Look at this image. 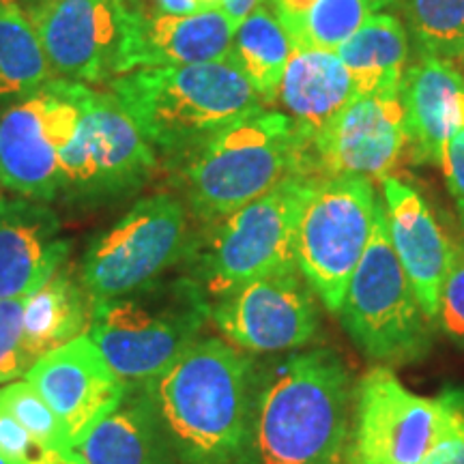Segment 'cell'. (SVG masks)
I'll use <instances>...</instances> for the list:
<instances>
[{"label": "cell", "mask_w": 464, "mask_h": 464, "mask_svg": "<svg viewBox=\"0 0 464 464\" xmlns=\"http://www.w3.org/2000/svg\"><path fill=\"white\" fill-rule=\"evenodd\" d=\"M91 86L52 78L24 102L0 112V188L56 202L63 149L72 142Z\"/></svg>", "instance_id": "cell-12"}, {"label": "cell", "mask_w": 464, "mask_h": 464, "mask_svg": "<svg viewBox=\"0 0 464 464\" xmlns=\"http://www.w3.org/2000/svg\"><path fill=\"white\" fill-rule=\"evenodd\" d=\"M211 321V299L189 276L95 301L89 335L119 379L147 385L183 355Z\"/></svg>", "instance_id": "cell-5"}, {"label": "cell", "mask_w": 464, "mask_h": 464, "mask_svg": "<svg viewBox=\"0 0 464 464\" xmlns=\"http://www.w3.org/2000/svg\"><path fill=\"white\" fill-rule=\"evenodd\" d=\"M460 61H464V56H462V58H460Z\"/></svg>", "instance_id": "cell-40"}, {"label": "cell", "mask_w": 464, "mask_h": 464, "mask_svg": "<svg viewBox=\"0 0 464 464\" xmlns=\"http://www.w3.org/2000/svg\"><path fill=\"white\" fill-rule=\"evenodd\" d=\"M24 464H86L75 448H67V450H42L37 456H33L31 460Z\"/></svg>", "instance_id": "cell-36"}, {"label": "cell", "mask_w": 464, "mask_h": 464, "mask_svg": "<svg viewBox=\"0 0 464 464\" xmlns=\"http://www.w3.org/2000/svg\"><path fill=\"white\" fill-rule=\"evenodd\" d=\"M260 3L263 0H222V7L219 9L235 22V26H239L254 9L260 7Z\"/></svg>", "instance_id": "cell-37"}, {"label": "cell", "mask_w": 464, "mask_h": 464, "mask_svg": "<svg viewBox=\"0 0 464 464\" xmlns=\"http://www.w3.org/2000/svg\"><path fill=\"white\" fill-rule=\"evenodd\" d=\"M75 450L86 464H181L144 385H130L121 404Z\"/></svg>", "instance_id": "cell-22"}, {"label": "cell", "mask_w": 464, "mask_h": 464, "mask_svg": "<svg viewBox=\"0 0 464 464\" xmlns=\"http://www.w3.org/2000/svg\"><path fill=\"white\" fill-rule=\"evenodd\" d=\"M406 20L421 54L464 56V0H406Z\"/></svg>", "instance_id": "cell-28"}, {"label": "cell", "mask_w": 464, "mask_h": 464, "mask_svg": "<svg viewBox=\"0 0 464 464\" xmlns=\"http://www.w3.org/2000/svg\"><path fill=\"white\" fill-rule=\"evenodd\" d=\"M235 31V22L222 9L189 15H150L140 7L127 39L123 73L222 61L230 54Z\"/></svg>", "instance_id": "cell-19"}, {"label": "cell", "mask_w": 464, "mask_h": 464, "mask_svg": "<svg viewBox=\"0 0 464 464\" xmlns=\"http://www.w3.org/2000/svg\"><path fill=\"white\" fill-rule=\"evenodd\" d=\"M338 316L359 351L379 365L421 362L432 348L434 324L393 252L382 202Z\"/></svg>", "instance_id": "cell-7"}, {"label": "cell", "mask_w": 464, "mask_h": 464, "mask_svg": "<svg viewBox=\"0 0 464 464\" xmlns=\"http://www.w3.org/2000/svg\"><path fill=\"white\" fill-rule=\"evenodd\" d=\"M293 172L316 177L310 147L288 114L266 108L235 121L179 158L183 202L202 224L230 216Z\"/></svg>", "instance_id": "cell-4"}, {"label": "cell", "mask_w": 464, "mask_h": 464, "mask_svg": "<svg viewBox=\"0 0 464 464\" xmlns=\"http://www.w3.org/2000/svg\"><path fill=\"white\" fill-rule=\"evenodd\" d=\"M290 44L338 52L359 26L374 15L370 0H269Z\"/></svg>", "instance_id": "cell-26"}, {"label": "cell", "mask_w": 464, "mask_h": 464, "mask_svg": "<svg viewBox=\"0 0 464 464\" xmlns=\"http://www.w3.org/2000/svg\"><path fill=\"white\" fill-rule=\"evenodd\" d=\"M290 52L293 44L286 31L277 22L274 11L260 5L237 26L230 58L249 80L260 100L269 103L276 102Z\"/></svg>", "instance_id": "cell-27"}, {"label": "cell", "mask_w": 464, "mask_h": 464, "mask_svg": "<svg viewBox=\"0 0 464 464\" xmlns=\"http://www.w3.org/2000/svg\"><path fill=\"white\" fill-rule=\"evenodd\" d=\"M458 390L411 392L390 365L355 382L344 464H421L456 428Z\"/></svg>", "instance_id": "cell-8"}, {"label": "cell", "mask_w": 464, "mask_h": 464, "mask_svg": "<svg viewBox=\"0 0 464 464\" xmlns=\"http://www.w3.org/2000/svg\"><path fill=\"white\" fill-rule=\"evenodd\" d=\"M318 177L288 174L284 181L230 216L207 224L202 239L191 241L189 277L216 301L258 277L297 269V228L305 198Z\"/></svg>", "instance_id": "cell-6"}, {"label": "cell", "mask_w": 464, "mask_h": 464, "mask_svg": "<svg viewBox=\"0 0 464 464\" xmlns=\"http://www.w3.org/2000/svg\"><path fill=\"white\" fill-rule=\"evenodd\" d=\"M370 3H372L374 11H376V14H379V11L396 7V5H402V3H406V0H370Z\"/></svg>", "instance_id": "cell-38"}, {"label": "cell", "mask_w": 464, "mask_h": 464, "mask_svg": "<svg viewBox=\"0 0 464 464\" xmlns=\"http://www.w3.org/2000/svg\"><path fill=\"white\" fill-rule=\"evenodd\" d=\"M72 241L48 202L0 196V299L26 297L65 266Z\"/></svg>", "instance_id": "cell-18"}, {"label": "cell", "mask_w": 464, "mask_h": 464, "mask_svg": "<svg viewBox=\"0 0 464 464\" xmlns=\"http://www.w3.org/2000/svg\"><path fill=\"white\" fill-rule=\"evenodd\" d=\"M211 323L226 342L254 355L297 351L321 329L316 295L299 269L265 276L211 301Z\"/></svg>", "instance_id": "cell-14"}, {"label": "cell", "mask_w": 464, "mask_h": 464, "mask_svg": "<svg viewBox=\"0 0 464 464\" xmlns=\"http://www.w3.org/2000/svg\"><path fill=\"white\" fill-rule=\"evenodd\" d=\"M409 33L390 14H374L338 48L357 97L398 92L409 67Z\"/></svg>", "instance_id": "cell-24"}, {"label": "cell", "mask_w": 464, "mask_h": 464, "mask_svg": "<svg viewBox=\"0 0 464 464\" xmlns=\"http://www.w3.org/2000/svg\"><path fill=\"white\" fill-rule=\"evenodd\" d=\"M24 379L39 392L73 448L125 398L130 382L119 379L89 334L39 357Z\"/></svg>", "instance_id": "cell-16"}, {"label": "cell", "mask_w": 464, "mask_h": 464, "mask_svg": "<svg viewBox=\"0 0 464 464\" xmlns=\"http://www.w3.org/2000/svg\"><path fill=\"white\" fill-rule=\"evenodd\" d=\"M37 443L20 426V421L0 402V460L7 464H24L39 454Z\"/></svg>", "instance_id": "cell-32"}, {"label": "cell", "mask_w": 464, "mask_h": 464, "mask_svg": "<svg viewBox=\"0 0 464 464\" xmlns=\"http://www.w3.org/2000/svg\"><path fill=\"white\" fill-rule=\"evenodd\" d=\"M181 464H252L258 365L224 338H200L147 382Z\"/></svg>", "instance_id": "cell-1"}, {"label": "cell", "mask_w": 464, "mask_h": 464, "mask_svg": "<svg viewBox=\"0 0 464 464\" xmlns=\"http://www.w3.org/2000/svg\"><path fill=\"white\" fill-rule=\"evenodd\" d=\"M355 97L338 52L293 45L276 102L293 119L307 147Z\"/></svg>", "instance_id": "cell-21"}, {"label": "cell", "mask_w": 464, "mask_h": 464, "mask_svg": "<svg viewBox=\"0 0 464 464\" xmlns=\"http://www.w3.org/2000/svg\"><path fill=\"white\" fill-rule=\"evenodd\" d=\"M155 5H158V14L189 15L196 11L219 9L222 0H155Z\"/></svg>", "instance_id": "cell-35"}, {"label": "cell", "mask_w": 464, "mask_h": 464, "mask_svg": "<svg viewBox=\"0 0 464 464\" xmlns=\"http://www.w3.org/2000/svg\"><path fill=\"white\" fill-rule=\"evenodd\" d=\"M382 205L393 252L413 284L423 314L439 327L440 286L451 256V241L430 205L413 185L396 177L382 179Z\"/></svg>", "instance_id": "cell-17"}, {"label": "cell", "mask_w": 464, "mask_h": 464, "mask_svg": "<svg viewBox=\"0 0 464 464\" xmlns=\"http://www.w3.org/2000/svg\"><path fill=\"white\" fill-rule=\"evenodd\" d=\"M158 153L112 92L92 89L72 142L63 149L56 202L102 207L149 181Z\"/></svg>", "instance_id": "cell-10"}, {"label": "cell", "mask_w": 464, "mask_h": 464, "mask_svg": "<svg viewBox=\"0 0 464 464\" xmlns=\"http://www.w3.org/2000/svg\"><path fill=\"white\" fill-rule=\"evenodd\" d=\"M92 299L72 269H58L26 297L24 351L31 365L45 353L89 334Z\"/></svg>", "instance_id": "cell-23"}, {"label": "cell", "mask_w": 464, "mask_h": 464, "mask_svg": "<svg viewBox=\"0 0 464 464\" xmlns=\"http://www.w3.org/2000/svg\"><path fill=\"white\" fill-rule=\"evenodd\" d=\"M0 402L31 434L39 450H67L73 448L67 430L50 409L48 402L26 379H17L0 385Z\"/></svg>", "instance_id": "cell-29"}, {"label": "cell", "mask_w": 464, "mask_h": 464, "mask_svg": "<svg viewBox=\"0 0 464 464\" xmlns=\"http://www.w3.org/2000/svg\"><path fill=\"white\" fill-rule=\"evenodd\" d=\"M138 0H42L33 26L56 78L102 84L123 75Z\"/></svg>", "instance_id": "cell-13"}, {"label": "cell", "mask_w": 464, "mask_h": 464, "mask_svg": "<svg viewBox=\"0 0 464 464\" xmlns=\"http://www.w3.org/2000/svg\"><path fill=\"white\" fill-rule=\"evenodd\" d=\"M355 382L334 348L258 368L252 464H344Z\"/></svg>", "instance_id": "cell-2"}, {"label": "cell", "mask_w": 464, "mask_h": 464, "mask_svg": "<svg viewBox=\"0 0 464 464\" xmlns=\"http://www.w3.org/2000/svg\"><path fill=\"white\" fill-rule=\"evenodd\" d=\"M108 91L155 153L174 160L235 121L265 110L230 54L198 65L136 69L110 80Z\"/></svg>", "instance_id": "cell-3"}, {"label": "cell", "mask_w": 464, "mask_h": 464, "mask_svg": "<svg viewBox=\"0 0 464 464\" xmlns=\"http://www.w3.org/2000/svg\"><path fill=\"white\" fill-rule=\"evenodd\" d=\"M439 327L464 348V243H451V256L440 286Z\"/></svg>", "instance_id": "cell-31"}, {"label": "cell", "mask_w": 464, "mask_h": 464, "mask_svg": "<svg viewBox=\"0 0 464 464\" xmlns=\"http://www.w3.org/2000/svg\"><path fill=\"white\" fill-rule=\"evenodd\" d=\"M374 183L368 177H318L297 228V269L327 312L338 316L372 232Z\"/></svg>", "instance_id": "cell-11"}, {"label": "cell", "mask_w": 464, "mask_h": 464, "mask_svg": "<svg viewBox=\"0 0 464 464\" xmlns=\"http://www.w3.org/2000/svg\"><path fill=\"white\" fill-rule=\"evenodd\" d=\"M0 464H7V462H5V460H0Z\"/></svg>", "instance_id": "cell-39"}, {"label": "cell", "mask_w": 464, "mask_h": 464, "mask_svg": "<svg viewBox=\"0 0 464 464\" xmlns=\"http://www.w3.org/2000/svg\"><path fill=\"white\" fill-rule=\"evenodd\" d=\"M409 155L398 92L355 97L310 144L316 177L385 179Z\"/></svg>", "instance_id": "cell-15"}, {"label": "cell", "mask_w": 464, "mask_h": 464, "mask_svg": "<svg viewBox=\"0 0 464 464\" xmlns=\"http://www.w3.org/2000/svg\"><path fill=\"white\" fill-rule=\"evenodd\" d=\"M440 168H443L450 194L456 202L458 213H460L464 226V125L458 127V130L450 136L448 144H445L443 158H440Z\"/></svg>", "instance_id": "cell-33"}, {"label": "cell", "mask_w": 464, "mask_h": 464, "mask_svg": "<svg viewBox=\"0 0 464 464\" xmlns=\"http://www.w3.org/2000/svg\"><path fill=\"white\" fill-rule=\"evenodd\" d=\"M462 228H464V226H462Z\"/></svg>", "instance_id": "cell-41"}, {"label": "cell", "mask_w": 464, "mask_h": 464, "mask_svg": "<svg viewBox=\"0 0 464 464\" xmlns=\"http://www.w3.org/2000/svg\"><path fill=\"white\" fill-rule=\"evenodd\" d=\"M56 78L33 22L15 5L0 3V112Z\"/></svg>", "instance_id": "cell-25"}, {"label": "cell", "mask_w": 464, "mask_h": 464, "mask_svg": "<svg viewBox=\"0 0 464 464\" xmlns=\"http://www.w3.org/2000/svg\"><path fill=\"white\" fill-rule=\"evenodd\" d=\"M189 211L179 196H144L86 247L78 277L89 297H125L161 280L188 256Z\"/></svg>", "instance_id": "cell-9"}, {"label": "cell", "mask_w": 464, "mask_h": 464, "mask_svg": "<svg viewBox=\"0 0 464 464\" xmlns=\"http://www.w3.org/2000/svg\"><path fill=\"white\" fill-rule=\"evenodd\" d=\"M404 110L409 158L439 164L450 136L464 125V73L450 58L421 54L406 67L398 89Z\"/></svg>", "instance_id": "cell-20"}, {"label": "cell", "mask_w": 464, "mask_h": 464, "mask_svg": "<svg viewBox=\"0 0 464 464\" xmlns=\"http://www.w3.org/2000/svg\"><path fill=\"white\" fill-rule=\"evenodd\" d=\"M26 297L0 299V385L24 379L31 368L24 351Z\"/></svg>", "instance_id": "cell-30"}, {"label": "cell", "mask_w": 464, "mask_h": 464, "mask_svg": "<svg viewBox=\"0 0 464 464\" xmlns=\"http://www.w3.org/2000/svg\"><path fill=\"white\" fill-rule=\"evenodd\" d=\"M421 464H464V392L458 390L456 428Z\"/></svg>", "instance_id": "cell-34"}]
</instances>
